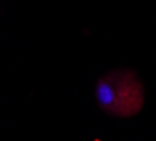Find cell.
I'll return each instance as SVG.
<instances>
[{
  "mask_svg": "<svg viewBox=\"0 0 156 141\" xmlns=\"http://www.w3.org/2000/svg\"><path fill=\"white\" fill-rule=\"evenodd\" d=\"M95 96L103 110L119 118H130L144 105V87L135 73L112 71L98 80Z\"/></svg>",
  "mask_w": 156,
  "mask_h": 141,
  "instance_id": "6da1fadb",
  "label": "cell"
}]
</instances>
